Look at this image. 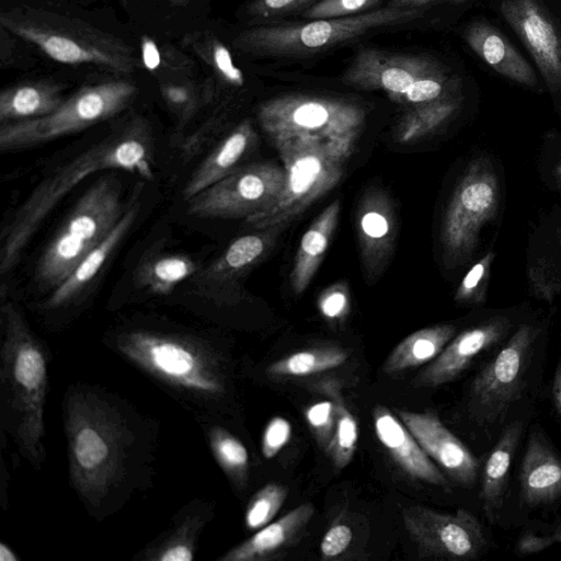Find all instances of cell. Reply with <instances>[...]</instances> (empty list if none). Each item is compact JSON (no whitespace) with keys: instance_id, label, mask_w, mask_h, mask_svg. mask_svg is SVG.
Instances as JSON below:
<instances>
[{"instance_id":"obj_17","label":"cell","mask_w":561,"mask_h":561,"mask_svg":"<svg viewBox=\"0 0 561 561\" xmlns=\"http://www.w3.org/2000/svg\"><path fill=\"white\" fill-rule=\"evenodd\" d=\"M445 66L417 55H391L365 48L358 51L346 69L342 81L360 90H382L390 99L402 93L419 78L434 73Z\"/></svg>"},{"instance_id":"obj_39","label":"cell","mask_w":561,"mask_h":561,"mask_svg":"<svg viewBox=\"0 0 561 561\" xmlns=\"http://www.w3.org/2000/svg\"><path fill=\"white\" fill-rule=\"evenodd\" d=\"M141 67L154 75L159 81L188 75L191 60L181 53L160 47L151 37L144 35L140 39Z\"/></svg>"},{"instance_id":"obj_47","label":"cell","mask_w":561,"mask_h":561,"mask_svg":"<svg viewBox=\"0 0 561 561\" xmlns=\"http://www.w3.org/2000/svg\"><path fill=\"white\" fill-rule=\"evenodd\" d=\"M291 433V424L287 419L282 416L272 417L264 428L261 440L264 458H274L287 445Z\"/></svg>"},{"instance_id":"obj_20","label":"cell","mask_w":561,"mask_h":561,"mask_svg":"<svg viewBox=\"0 0 561 561\" xmlns=\"http://www.w3.org/2000/svg\"><path fill=\"white\" fill-rule=\"evenodd\" d=\"M511 328L505 317L490 319L454 336L415 379L416 386L437 387L457 378L483 351L499 343Z\"/></svg>"},{"instance_id":"obj_46","label":"cell","mask_w":561,"mask_h":561,"mask_svg":"<svg viewBox=\"0 0 561 561\" xmlns=\"http://www.w3.org/2000/svg\"><path fill=\"white\" fill-rule=\"evenodd\" d=\"M318 0H253L248 7V14L254 21H267L282 15L309 9Z\"/></svg>"},{"instance_id":"obj_25","label":"cell","mask_w":561,"mask_h":561,"mask_svg":"<svg viewBox=\"0 0 561 561\" xmlns=\"http://www.w3.org/2000/svg\"><path fill=\"white\" fill-rule=\"evenodd\" d=\"M255 140L252 122L244 119L239 123L195 169L183 188V198L187 202L232 173Z\"/></svg>"},{"instance_id":"obj_45","label":"cell","mask_w":561,"mask_h":561,"mask_svg":"<svg viewBox=\"0 0 561 561\" xmlns=\"http://www.w3.org/2000/svg\"><path fill=\"white\" fill-rule=\"evenodd\" d=\"M382 0H320L307 9L304 16L310 20L355 15L374 9Z\"/></svg>"},{"instance_id":"obj_31","label":"cell","mask_w":561,"mask_h":561,"mask_svg":"<svg viewBox=\"0 0 561 561\" xmlns=\"http://www.w3.org/2000/svg\"><path fill=\"white\" fill-rule=\"evenodd\" d=\"M461 93L411 106L398 121L394 138L413 144L440 129L460 108Z\"/></svg>"},{"instance_id":"obj_26","label":"cell","mask_w":561,"mask_h":561,"mask_svg":"<svg viewBox=\"0 0 561 561\" xmlns=\"http://www.w3.org/2000/svg\"><path fill=\"white\" fill-rule=\"evenodd\" d=\"M138 209V203L130 201L112 231L53 289L45 304L47 308L61 307L73 300L84 290L134 225Z\"/></svg>"},{"instance_id":"obj_35","label":"cell","mask_w":561,"mask_h":561,"mask_svg":"<svg viewBox=\"0 0 561 561\" xmlns=\"http://www.w3.org/2000/svg\"><path fill=\"white\" fill-rule=\"evenodd\" d=\"M347 356V352L337 346L302 350L273 362L266 373L273 377L309 376L343 365Z\"/></svg>"},{"instance_id":"obj_16","label":"cell","mask_w":561,"mask_h":561,"mask_svg":"<svg viewBox=\"0 0 561 561\" xmlns=\"http://www.w3.org/2000/svg\"><path fill=\"white\" fill-rule=\"evenodd\" d=\"M284 228L257 229L234 239L215 261L195 274L196 291L217 304L232 301L241 278L267 255Z\"/></svg>"},{"instance_id":"obj_19","label":"cell","mask_w":561,"mask_h":561,"mask_svg":"<svg viewBox=\"0 0 561 561\" xmlns=\"http://www.w3.org/2000/svg\"><path fill=\"white\" fill-rule=\"evenodd\" d=\"M397 414L425 454L454 481L463 486L474 483L478 459L435 413L397 410Z\"/></svg>"},{"instance_id":"obj_42","label":"cell","mask_w":561,"mask_h":561,"mask_svg":"<svg viewBox=\"0 0 561 561\" xmlns=\"http://www.w3.org/2000/svg\"><path fill=\"white\" fill-rule=\"evenodd\" d=\"M493 252H488L472 265L460 282L455 300L459 304H480L483 300L484 286L490 274Z\"/></svg>"},{"instance_id":"obj_8","label":"cell","mask_w":561,"mask_h":561,"mask_svg":"<svg viewBox=\"0 0 561 561\" xmlns=\"http://www.w3.org/2000/svg\"><path fill=\"white\" fill-rule=\"evenodd\" d=\"M137 93L136 83L125 76L85 84L48 115L0 125V149L30 148L85 129L125 111Z\"/></svg>"},{"instance_id":"obj_37","label":"cell","mask_w":561,"mask_h":561,"mask_svg":"<svg viewBox=\"0 0 561 561\" xmlns=\"http://www.w3.org/2000/svg\"><path fill=\"white\" fill-rule=\"evenodd\" d=\"M159 89L168 107L183 122L195 113L203 100L213 98L207 83L197 85L187 75L159 81Z\"/></svg>"},{"instance_id":"obj_48","label":"cell","mask_w":561,"mask_h":561,"mask_svg":"<svg viewBox=\"0 0 561 561\" xmlns=\"http://www.w3.org/2000/svg\"><path fill=\"white\" fill-rule=\"evenodd\" d=\"M353 539V531L345 524L333 525L323 536L320 543L322 559L332 560L343 553Z\"/></svg>"},{"instance_id":"obj_53","label":"cell","mask_w":561,"mask_h":561,"mask_svg":"<svg viewBox=\"0 0 561 561\" xmlns=\"http://www.w3.org/2000/svg\"><path fill=\"white\" fill-rule=\"evenodd\" d=\"M173 4H176V5H181V4H185L186 2H188L190 0H170Z\"/></svg>"},{"instance_id":"obj_15","label":"cell","mask_w":561,"mask_h":561,"mask_svg":"<svg viewBox=\"0 0 561 561\" xmlns=\"http://www.w3.org/2000/svg\"><path fill=\"white\" fill-rule=\"evenodd\" d=\"M500 12L533 57L550 92L561 91V24L541 0H501Z\"/></svg>"},{"instance_id":"obj_13","label":"cell","mask_w":561,"mask_h":561,"mask_svg":"<svg viewBox=\"0 0 561 561\" xmlns=\"http://www.w3.org/2000/svg\"><path fill=\"white\" fill-rule=\"evenodd\" d=\"M284 181V168L273 162L239 167L188 199L187 211L197 218L245 220L272 205Z\"/></svg>"},{"instance_id":"obj_21","label":"cell","mask_w":561,"mask_h":561,"mask_svg":"<svg viewBox=\"0 0 561 561\" xmlns=\"http://www.w3.org/2000/svg\"><path fill=\"white\" fill-rule=\"evenodd\" d=\"M373 420L377 438L407 474L430 484L448 485L447 479L436 463L392 411L378 404L373 410Z\"/></svg>"},{"instance_id":"obj_38","label":"cell","mask_w":561,"mask_h":561,"mask_svg":"<svg viewBox=\"0 0 561 561\" xmlns=\"http://www.w3.org/2000/svg\"><path fill=\"white\" fill-rule=\"evenodd\" d=\"M459 93H461V80L444 67L434 73L419 78L402 93L390 100L413 106Z\"/></svg>"},{"instance_id":"obj_23","label":"cell","mask_w":561,"mask_h":561,"mask_svg":"<svg viewBox=\"0 0 561 561\" xmlns=\"http://www.w3.org/2000/svg\"><path fill=\"white\" fill-rule=\"evenodd\" d=\"M462 36L473 53L499 75L524 87L538 85L534 68L494 25L482 20L473 21Z\"/></svg>"},{"instance_id":"obj_9","label":"cell","mask_w":561,"mask_h":561,"mask_svg":"<svg viewBox=\"0 0 561 561\" xmlns=\"http://www.w3.org/2000/svg\"><path fill=\"white\" fill-rule=\"evenodd\" d=\"M256 116L272 141L309 137L355 146L366 112L347 100L295 93L265 101Z\"/></svg>"},{"instance_id":"obj_4","label":"cell","mask_w":561,"mask_h":561,"mask_svg":"<svg viewBox=\"0 0 561 561\" xmlns=\"http://www.w3.org/2000/svg\"><path fill=\"white\" fill-rule=\"evenodd\" d=\"M1 319L2 388L14 417L19 443L31 462L38 463L43 458L44 405L48 381L45 354L12 301H3Z\"/></svg>"},{"instance_id":"obj_50","label":"cell","mask_w":561,"mask_h":561,"mask_svg":"<svg viewBox=\"0 0 561 561\" xmlns=\"http://www.w3.org/2000/svg\"><path fill=\"white\" fill-rule=\"evenodd\" d=\"M552 398L556 405V409L561 417V359L558 363L553 383H552Z\"/></svg>"},{"instance_id":"obj_30","label":"cell","mask_w":561,"mask_h":561,"mask_svg":"<svg viewBox=\"0 0 561 561\" xmlns=\"http://www.w3.org/2000/svg\"><path fill=\"white\" fill-rule=\"evenodd\" d=\"M451 324H437L417 330L404 337L386 358L382 370L396 375L435 359L455 336Z\"/></svg>"},{"instance_id":"obj_2","label":"cell","mask_w":561,"mask_h":561,"mask_svg":"<svg viewBox=\"0 0 561 561\" xmlns=\"http://www.w3.org/2000/svg\"><path fill=\"white\" fill-rule=\"evenodd\" d=\"M65 426L71 482L83 497L99 504L121 480L126 427L112 407L83 392L69 396Z\"/></svg>"},{"instance_id":"obj_10","label":"cell","mask_w":561,"mask_h":561,"mask_svg":"<svg viewBox=\"0 0 561 561\" xmlns=\"http://www.w3.org/2000/svg\"><path fill=\"white\" fill-rule=\"evenodd\" d=\"M117 347L133 363L170 386L204 397L225 391L215 362L192 341L137 330L123 333Z\"/></svg>"},{"instance_id":"obj_27","label":"cell","mask_w":561,"mask_h":561,"mask_svg":"<svg viewBox=\"0 0 561 561\" xmlns=\"http://www.w3.org/2000/svg\"><path fill=\"white\" fill-rule=\"evenodd\" d=\"M340 201L330 203L311 222L300 239L289 283L295 295H301L314 277L339 222Z\"/></svg>"},{"instance_id":"obj_18","label":"cell","mask_w":561,"mask_h":561,"mask_svg":"<svg viewBox=\"0 0 561 561\" xmlns=\"http://www.w3.org/2000/svg\"><path fill=\"white\" fill-rule=\"evenodd\" d=\"M356 229L363 273L374 283L392 256L398 232L394 205L386 191L373 187L365 192L357 207Z\"/></svg>"},{"instance_id":"obj_52","label":"cell","mask_w":561,"mask_h":561,"mask_svg":"<svg viewBox=\"0 0 561 561\" xmlns=\"http://www.w3.org/2000/svg\"><path fill=\"white\" fill-rule=\"evenodd\" d=\"M19 557L4 542L0 543V561H18Z\"/></svg>"},{"instance_id":"obj_12","label":"cell","mask_w":561,"mask_h":561,"mask_svg":"<svg viewBox=\"0 0 561 561\" xmlns=\"http://www.w3.org/2000/svg\"><path fill=\"white\" fill-rule=\"evenodd\" d=\"M539 330L524 324L476 375L470 387V411L481 425L501 422L526 387L533 347Z\"/></svg>"},{"instance_id":"obj_44","label":"cell","mask_w":561,"mask_h":561,"mask_svg":"<svg viewBox=\"0 0 561 561\" xmlns=\"http://www.w3.org/2000/svg\"><path fill=\"white\" fill-rule=\"evenodd\" d=\"M318 309L328 322H343L351 309L348 285L345 282H339L324 288L318 297Z\"/></svg>"},{"instance_id":"obj_34","label":"cell","mask_w":561,"mask_h":561,"mask_svg":"<svg viewBox=\"0 0 561 561\" xmlns=\"http://www.w3.org/2000/svg\"><path fill=\"white\" fill-rule=\"evenodd\" d=\"M321 389L327 398L331 399L335 411L334 435L328 455L335 469L345 468L352 460L358 440V426L356 419L344 402L339 385L335 381H324Z\"/></svg>"},{"instance_id":"obj_28","label":"cell","mask_w":561,"mask_h":561,"mask_svg":"<svg viewBox=\"0 0 561 561\" xmlns=\"http://www.w3.org/2000/svg\"><path fill=\"white\" fill-rule=\"evenodd\" d=\"M64 89L51 80H30L4 88L0 93V125L50 114L66 100Z\"/></svg>"},{"instance_id":"obj_6","label":"cell","mask_w":561,"mask_h":561,"mask_svg":"<svg viewBox=\"0 0 561 561\" xmlns=\"http://www.w3.org/2000/svg\"><path fill=\"white\" fill-rule=\"evenodd\" d=\"M126 208L115 175H105L94 182L41 255L36 268L39 285L55 289L112 231Z\"/></svg>"},{"instance_id":"obj_36","label":"cell","mask_w":561,"mask_h":561,"mask_svg":"<svg viewBox=\"0 0 561 561\" xmlns=\"http://www.w3.org/2000/svg\"><path fill=\"white\" fill-rule=\"evenodd\" d=\"M209 442L221 469L238 488H243L249 472V454L245 446L238 437L220 426L210 430Z\"/></svg>"},{"instance_id":"obj_55","label":"cell","mask_w":561,"mask_h":561,"mask_svg":"<svg viewBox=\"0 0 561 561\" xmlns=\"http://www.w3.org/2000/svg\"><path fill=\"white\" fill-rule=\"evenodd\" d=\"M560 172H561V169H560Z\"/></svg>"},{"instance_id":"obj_7","label":"cell","mask_w":561,"mask_h":561,"mask_svg":"<svg viewBox=\"0 0 561 561\" xmlns=\"http://www.w3.org/2000/svg\"><path fill=\"white\" fill-rule=\"evenodd\" d=\"M422 14L420 8L388 5L344 18L255 26L239 33L232 46L240 51L260 56H308L356 38L369 30L410 22Z\"/></svg>"},{"instance_id":"obj_32","label":"cell","mask_w":561,"mask_h":561,"mask_svg":"<svg viewBox=\"0 0 561 561\" xmlns=\"http://www.w3.org/2000/svg\"><path fill=\"white\" fill-rule=\"evenodd\" d=\"M199 271L198 264L184 254H157L137 267L135 280L140 288L156 295H169L183 280Z\"/></svg>"},{"instance_id":"obj_43","label":"cell","mask_w":561,"mask_h":561,"mask_svg":"<svg viewBox=\"0 0 561 561\" xmlns=\"http://www.w3.org/2000/svg\"><path fill=\"white\" fill-rule=\"evenodd\" d=\"M307 424L319 446L328 451L334 435L335 411L331 399L309 405L305 411Z\"/></svg>"},{"instance_id":"obj_40","label":"cell","mask_w":561,"mask_h":561,"mask_svg":"<svg viewBox=\"0 0 561 561\" xmlns=\"http://www.w3.org/2000/svg\"><path fill=\"white\" fill-rule=\"evenodd\" d=\"M288 495L285 485L270 482L261 488L250 500L244 514V524L249 530H259L276 516Z\"/></svg>"},{"instance_id":"obj_14","label":"cell","mask_w":561,"mask_h":561,"mask_svg":"<svg viewBox=\"0 0 561 561\" xmlns=\"http://www.w3.org/2000/svg\"><path fill=\"white\" fill-rule=\"evenodd\" d=\"M402 520L419 553L425 558L472 560L489 546L479 520L463 508L449 514L410 505L402 510Z\"/></svg>"},{"instance_id":"obj_22","label":"cell","mask_w":561,"mask_h":561,"mask_svg":"<svg viewBox=\"0 0 561 561\" xmlns=\"http://www.w3.org/2000/svg\"><path fill=\"white\" fill-rule=\"evenodd\" d=\"M314 513L304 503L260 528L253 536L228 550L221 561H266L278 558L298 543Z\"/></svg>"},{"instance_id":"obj_5","label":"cell","mask_w":561,"mask_h":561,"mask_svg":"<svg viewBox=\"0 0 561 561\" xmlns=\"http://www.w3.org/2000/svg\"><path fill=\"white\" fill-rule=\"evenodd\" d=\"M283 161L284 186L266 209L245 219L255 229L285 227L341 181L354 145L295 137L273 141Z\"/></svg>"},{"instance_id":"obj_11","label":"cell","mask_w":561,"mask_h":561,"mask_svg":"<svg viewBox=\"0 0 561 561\" xmlns=\"http://www.w3.org/2000/svg\"><path fill=\"white\" fill-rule=\"evenodd\" d=\"M500 187L492 164L473 160L457 183L444 211L439 243L446 268L465 264L472 255L483 226L499 209Z\"/></svg>"},{"instance_id":"obj_51","label":"cell","mask_w":561,"mask_h":561,"mask_svg":"<svg viewBox=\"0 0 561 561\" xmlns=\"http://www.w3.org/2000/svg\"><path fill=\"white\" fill-rule=\"evenodd\" d=\"M435 0H391L389 5L402 9H416Z\"/></svg>"},{"instance_id":"obj_54","label":"cell","mask_w":561,"mask_h":561,"mask_svg":"<svg viewBox=\"0 0 561 561\" xmlns=\"http://www.w3.org/2000/svg\"><path fill=\"white\" fill-rule=\"evenodd\" d=\"M449 2H453V3H461V2H465L467 0H447Z\"/></svg>"},{"instance_id":"obj_1","label":"cell","mask_w":561,"mask_h":561,"mask_svg":"<svg viewBox=\"0 0 561 561\" xmlns=\"http://www.w3.org/2000/svg\"><path fill=\"white\" fill-rule=\"evenodd\" d=\"M106 170L153 178L152 142L145 122L134 121L110 135L57 167L33 188L2 230L0 274L4 276L15 267L32 237L67 193L90 175Z\"/></svg>"},{"instance_id":"obj_33","label":"cell","mask_w":561,"mask_h":561,"mask_svg":"<svg viewBox=\"0 0 561 561\" xmlns=\"http://www.w3.org/2000/svg\"><path fill=\"white\" fill-rule=\"evenodd\" d=\"M187 45L210 71V78L206 83L213 96L216 94L218 83L232 88L243 85V72L234 64L228 47L216 36L195 33L190 36Z\"/></svg>"},{"instance_id":"obj_41","label":"cell","mask_w":561,"mask_h":561,"mask_svg":"<svg viewBox=\"0 0 561 561\" xmlns=\"http://www.w3.org/2000/svg\"><path fill=\"white\" fill-rule=\"evenodd\" d=\"M199 522L186 520L168 539L147 552V559L159 561H191L194 559L195 536Z\"/></svg>"},{"instance_id":"obj_49","label":"cell","mask_w":561,"mask_h":561,"mask_svg":"<svg viewBox=\"0 0 561 561\" xmlns=\"http://www.w3.org/2000/svg\"><path fill=\"white\" fill-rule=\"evenodd\" d=\"M556 543L561 545V525L548 535L526 534L522 536L517 542V551L523 554L537 553Z\"/></svg>"},{"instance_id":"obj_29","label":"cell","mask_w":561,"mask_h":561,"mask_svg":"<svg viewBox=\"0 0 561 561\" xmlns=\"http://www.w3.org/2000/svg\"><path fill=\"white\" fill-rule=\"evenodd\" d=\"M522 434V423L510 424L490 453L482 472L480 499L490 522H494L504 503L512 460Z\"/></svg>"},{"instance_id":"obj_24","label":"cell","mask_w":561,"mask_h":561,"mask_svg":"<svg viewBox=\"0 0 561 561\" xmlns=\"http://www.w3.org/2000/svg\"><path fill=\"white\" fill-rule=\"evenodd\" d=\"M519 481L522 500L530 507L561 500V457L539 432L529 435Z\"/></svg>"},{"instance_id":"obj_3","label":"cell","mask_w":561,"mask_h":561,"mask_svg":"<svg viewBox=\"0 0 561 561\" xmlns=\"http://www.w3.org/2000/svg\"><path fill=\"white\" fill-rule=\"evenodd\" d=\"M0 26L59 64L96 67L117 76L142 68L135 49L122 39L56 12L11 8L1 12Z\"/></svg>"}]
</instances>
